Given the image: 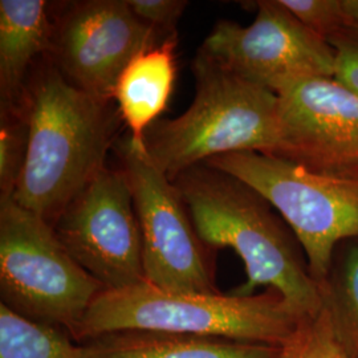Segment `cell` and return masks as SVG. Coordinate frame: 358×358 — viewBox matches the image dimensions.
<instances>
[{
  "label": "cell",
  "mask_w": 358,
  "mask_h": 358,
  "mask_svg": "<svg viewBox=\"0 0 358 358\" xmlns=\"http://www.w3.org/2000/svg\"><path fill=\"white\" fill-rule=\"evenodd\" d=\"M23 103L28 152L11 199L52 226L105 167L122 120L112 101L77 90L50 60L31 72Z\"/></svg>",
  "instance_id": "1"
},
{
  "label": "cell",
  "mask_w": 358,
  "mask_h": 358,
  "mask_svg": "<svg viewBox=\"0 0 358 358\" xmlns=\"http://www.w3.org/2000/svg\"><path fill=\"white\" fill-rule=\"evenodd\" d=\"M208 250L231 248L243 260L247 282L234 294L268 287L303 317L317 316L322 289L312 278L294 232L268 201L243 180L201 164L173 179Z\"/></svg>",
  "instance_id": "2"
},
{
  "label": "cell",
  "mask_w": 358,
  "mask_h": 358,
  "mask_svg": "<svg viewBox=\"0 0 358 358\" xmlns=\"http://www.w3.org/2000/svg\"><path fill=\"white\" fill-rule=\"evenodd\" d=\"M195 96L173 120L154 122L146 153L169 179L224 154H276L280 146L279 97L232 73L198 51L192 62Z\"/></svg>",
  "instance_id": "3"
},
{
  "label": "cell",
  "mask_w": 358,
  "mask_h": 358,
  "mask_svg": "<svg viewBox=\"0 0 358 358\" xmlns=\"http://www.w3.org/2000/svg\"><path fill=\"white\" fill-rule=\"evenodd\" d=\"M307 320L280 294H173L143 282L103 291L73 338L80 343L124 331L178 333L282 348Z\"/></svg>",
  "instance_id": "4"
},
{
  "label": "cell",
  "mask_w": 358,
  "mask_h": 358,
  "mask_svg": "<svg viewBox=\"0 0 358 358\" xmlns=\"http://www.w3.org/2000/svg\"><path fill=\"white\" fill-rule=\"evenodd\" d=\"M205 164L243 180L268 201L294 232L320 287L329 278L336 250L358 239V179L322 176L257 152L224 154Z\"/></svg>",
  "instance_id": "5"
},
{
  "label": "cell",
  "mask_w": 358,
  "mask_h": 358,
  "mask_svg": "<svg viewBox=\"0 0 358 358\" xmlns=\"http://www.w3.org/2000/svg\"><path fill=\"white\" fill-rule=\"evenodd\" d=\"M103 291L68 254L48 222L13 199L0 202L1 304L73 337Z\"/></svg>",
  "instance_id": "6"
},
{
  "label": "cell",
  "mask_w": 358,
  "mask_h": 358,
  "mask_svg": "<svg viewBox=\"0 0 358 358\" xmlns=\"http://www.w3.org/2000/svg\"><path fill=\"white\" fill-rule=\"evenodd\" d=\"M117 153L140 223L145 282L173 294H217L210 250L178 187L129 136Z\"/></svg>",
  "instance_id": "7"
},
{
  "label": "cell",
  "mask_w": 358,
  "mask_h": 358,
  "mask_svg": "<svg viewBox=\"0 0 358 358\" xmlns=\"http://www.w3.org/2000/svg\"><path fill=\"white\" fill-rule=\"evenodd\" d=\"M51 227L103 291H122L145 282L140 223L121 169L103 167Z\"/></svg>",
  "instance_id": "8"
},
{
  "label": "cell",
  "mask_w": 358,
  "mask_h": 358,
  "mask_svg": "<svg viewBox=\"0 0 358 358\" xmlns=\"http://www.w3.org/2000/svg\"><path fill=\"white\" fill-rule=\"evenodd\" d=\"M252 4L257 13L251 24L217 22L201 51L275 93L303 78L334 77L336 56L327 40L308 29L279 0Z\"/></svg>",
  "instance_id": "9"
},
{
  "label": "cell",
  "mask_w": 358,
  "mask_h": 358,
  "mask_svg": "<svg viewBox=\"0 0 358 358\" xmlns=\"http://www.w3.org/2000/svg\"><path fill=\"white\" fill-rule=\"evenodd\" d=\"M165 38L143 24L127 0L76 1L56 16L48 60L77 90L113 101L127 65Z\"/></svg>",
  "instance_id": "10"
},
{
  "label": "cell",
  "mask_w": 358,
  "mask_h": 358,
  "mask_svg": "<svg viewBox=\"0 0 358 358\" xmlns=\"http://www.w3.org/2000/svg\"><path fill=\"white\" fill-rule=\"evenodd\" d=\"M276 154L337 178L358 179V94L334 77H309L279 92Z\"/></svg>",
  "instance_id": "11"
},
{
  "label": "cell",
  "mask_w": 358,
  "mask_h": 358,
  "mask_svg": "<svg viewBox=\"0 0 358 358\" xmlns=\"http://www.w3.org/2000/svg\"><path fill=\"white\" fill-rule=\"evenodd\" d=\"M177 35L138 53L122 71L113 100L131 142L146 150L145 134L166 109L177 77Z\"/></svg>",
  "instance_id": "12"
},
{
  "label": "cell",
  "mask_w": 358,
  "mask_h": 358,
  "mask_svg": "<svg viewBox=\"0 0 358 358\" xmlns=\"http://www.w3.org/2000/svg\"><path fill=\"white\" fill-rule=\"evenodd\" d=\"M45 0H0L1 103H22L29 68L51 48L55 20Z\"/></svg>",
  "instance_id": "13"
},
{
  "label": "cell",
  "mask_w": 358,
  "mask_h": 358,
  "mask_svg": "<svg viewBox=\"0 0 358 358\" xmlns=\"http://www.w3.org/2000/svg\"><path fill=\"white\" fill-rule=\"evenodd\" d=\"M88 358H278L280 348L178 333L124 331L81 343Z\"/></svg>",
  "instance_id": "14"
},
{
  "label": "cell",
  "mask_w": 358,
  "mask_h": 358,
  "mask_svg": "<svg viewBox=\"0 0 358 358\" xmlns=\"http://www.w3.org/2000/svg\"><path fill=\"white\" fill-rule=\"evenodd\" d=\"M0 358H88L63 329L40 324L0 304Z\"/></svg>",
  "instance_id": "15"
},
{
  "label": "cell",
  "mask_w": 358,
  "mask_h": 358,
  "mask_svg": "<svg viewBox=\"0 0 358 358\" xmlns=\"http://www.w3.org/2000/svg\"><path fill=\"white\" fill-rule=\"evenodd\" d=\"M340 247L343 250L321 287L324 308L332 317L340 341L358 358V239Z\"/></svg>",
  "instance_id": "16"
},
{
  "label": "cell",
  "mask_w": 358,
  "mask_h": 358,
  "mask_svg": "<svg viewBox=\"0 0 358 358\" xmlns=\"http://www.w3.org/2000/svg\"><path fill=\"white\" fill-rule=\"evenodd\" d=\"M28 120L23 100L1 103L0 113V202L11 199L28 152Z\"/></svg>",
  "instance_id": "17"
},
{
  "label": "cell",
  "mask_w": 358,
  "mask_h": 358,
  "mask_svg": "<svg viewBox=\"0 0 358 358\" xmlns=\"http://www.w3.org/2000/svg\"><path fill=\"white\" fill-rule=\"evenodd\" d=\"M278 358H356L340 341L329 312L300 324L292 337L280 348Z\"/></svg>",
  "instance_id": "18"
},
{
  "label": "cell",
  "mask_w": 358,
  "mask_h": 358,
  "mask_svg": "<svg viewBox=\"0 0 358 358\" xmlns=\"http://www.w3.org/2000/svg\"><path fill=\"white\" fill-rule=\"evenodd\" d=\"M282 7L324 40L358 26V0H279Z\"/></svg>",
  "instance_id": "19"
},
{
  "label": "cell",
  "mask_w": 358,
  "mask_h": 358,
  "mask_svg": "<svg viewBox=\"0 0 358 358\" xmlns=\"http://www.w3.org/2000/svg\"><path fill=\"white\" fill-rule=\"evenodd\" d=\"M128 6L143 24L164 38L177 35V23L189 3L185 0H127Z\"/></svg>",
  "instance_id": "20"
},
{
  "label": "cell",
  "mask_w": 358,
  "mask_h": 358,
  "mask_svg": "<svg viewBox=\"0 0 358 358\" xmlns=\"http://www.w3.org/2000/svg\"><path fill=\"white\" fill-rule=\"evenodd\" d=\"M336 56L334 78L358 94V26L328 40Z\"/></svg>",
  "instance_id": "21"
}]
</instances>
